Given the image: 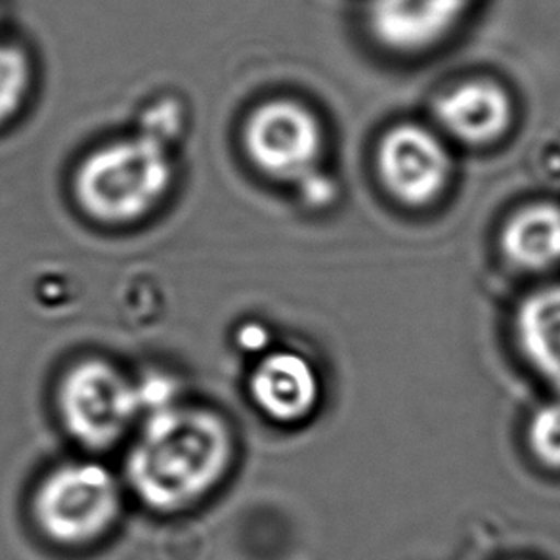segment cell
Masks as SVG:
<instances>
[{"instance_id":"obj_11","label":"cell","mask_w":560,"mask_h":560,"mask_svg":"<svg viewBox=\"0 0 560 560\" xmlns=\"http://www.w3.org/2000/svg\"><path fill=\"white\" fill-rule=\"evenodd\" d=\"M30 83L31 68L25 52L0 43V125L20 109Z\"/></svg>"},{"instance_id":"obj_5","label":"cell","mask_w":560,"mask_h":560,"mask_svg":"<svg viewBox=\"0 0 560 560\" xmlns=\"http://www.w3.org/2000/svg\"><path fill=\"white\" fill-rule=\"evenodd\" d=\"M324 137L306 107L291 100H272L250 114L245 148L266 175L281 180H306L316 173Z\"/></svg>"},{"instance_id":"obj_12","label":"cell","mask_w":560,"mask_h":560,"mask_svg":"<svg viewBox=\"0 0 560 560\" xmlns=\"http://www.w3.org/2000/svg\"><path fill=\"white\" fill-rule=\"evenodd\" d=\"M528 439L539 462L560 469V404L539 409L532 419Z\"/></svg>"},{"instance_id":"obj_10","label":"cell","mask_w":560,"mask_h":560,"mask_svg":"<svg viewBox=\"0 0 560 560\" xmlns=\"http://www.w3.org/2000/svg\"><path fill=\"white\" fill-rule=\"evenodd\" d=\"M518 335L532 364L560 388V285L538 291L523 304Z\"/></svg>"},{"instance_id":"obj_6","label":"cell","mask_w":560,"mask_h":560,"mask_svg":"<svg viewBox=\"0 0 560 560\" xmlns=\"http://www.w3.org/2000/svg\"><path fill=\"white\" fill-rule=\"evenodd\" d=\"M385 188L411 207L431 203L446 188L450 158L432 132L419 125H400L386 132L377 153Z\"/></svg>"},{"instance_id":"obj_3","label":"cell","mask_w":560,"mask_h":560,"mask_svg":"<svg viewBox=\"0 0 560 560\" xmlns=\"http://www.w3.org/2000/svg\"><path fill=\"white\" fill-rule=\"evenodd\" d=\"M121 486L98 463H66L50 470L31 501L38 532L61 547L91 546L119 521Z\"/></svg>"},{"instance_id":"obj_2","label":"cell","mask_w":560,"mask_h":560,"mask_svg":"<svg viewBox=\"0 0 560 560\" xmlns=\"http://www.w3.org/2000/svg\"><path fill=\"white\" fill-rule=\"evenodd\" d=\"M171 183L173 163L165 140L144 130L91 153L77 171L75 197L92 219L127 224L152 211Z\"/></svg>"},{"instance_id":"obj_9","label":"cell","mask_w":560,"mask_h":560,"mask_svg":"<svg viewBox=\"0 0 560 560\" xmlns=\"http://www.w3.org/2000/svg\"><path fill=\"white\" fill-rule=\"evenodd\" d=\"M503 249L515 265L541 270L560 260V209L534 205L518 212L503 234Z\"/></svg>"},{"instance_id":"obj_7","label":"cell","mask_w":560,"mask_h":560,"mask_svg":"<svg viewBox=\"0 0 560 560\" xmlns=\"http://www.w3.org/2000/svg\"><path fill=\"white\" fill-rule=\"evenodd\" d=\"M250 394L266 416L280 423H295L311 416L318 404V375L301 354L276 352L250 375Z\"/></svg>"},{"instance_id":"obj_8","label":"cell","mask_w":560,"mask_h":560,"mask_svg":"<svg viewBox=\"0 0 560 560\" xmlns=\"http://www.w3.org/2000/svg\"><path fill=\"white\" fill-rule=\"evenodd\" d=\"M436 119L454 137L482 144L503 135L511 121V102L505 91L485 79L457 84L436 102Z\"/></svg>"},{"instance_id":"obj_1","label":"cell","mask_w":560,"mask_h":560,"mask_svg":"<svg viewBox=\"0 0 560 560\" xmlns=\"http://www.w3.org/2000/svg\"><path fill=\"white\" fill-rule=\"evenodd\" d=\"M232 457V432L219 416L175 404L145 417L127 457V485L144 508L173 515L207 498Z\"/></svg>"},{"instance_id":"obj_4","label":"cell","mask_w":560,"mask_h":560,"mask_svg":"<svg viewBox=\"0 0 560 560\" xmlns=\"http://www.w3.org/2000/svg\"><path fill=\"white\" fill-rule=\"evenodd\" d=\"M61 423L86 450H109L142 413L138 385L102 360L75 365L58 390Z\"/></svg>"}]
</instances>
